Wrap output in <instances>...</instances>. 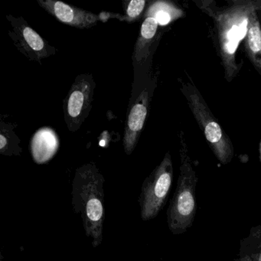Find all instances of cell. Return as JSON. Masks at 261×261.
Returning a JSON list of instances; mask_svg holds the SVG:
<instances>
[{
  "label": "cell",
  "mask_w": 261,
  "mask_h": 261,
  "mask_svg": "<svg viewBox=\"0 0 261 261\" xmlns=\"http://www.w3.org/2000/svg\"><path fill=\"white\" fill-rule=\"evenodd\" d=\"M105 182V177L94 163L77 168L72 181L73 209L82 218L85 234L94 248L103 241Z\"/></svg>",
  "instance_id": "obj_1"
},
{
  "label": "cell",
  "mask_w": 261,
  "mask_h": 261,
  "mask_svg": "<svg viewBox=\"0 0 261 261\" xmlns=\"http://www.w3.org/2000/svg\"><path fill=\"white\" fill-rule=\"evenodd\" d=\"M235 5L213 16L218 53L229 82L239 73L242 65L237 60L239 43L247 35L249 17L253 6L250 2H234Z\"/></svg>",
  "instance_id": "obj_2"
},
{
  "label": "cell",
  "mask_w": 261,
  "mask_h": 261,
  "mask_svg": "<svg viewBox=\"0 0 261 261\" xmlns=\"http://www.w3.org/2000/svg\"><path fill=\"white\" fill-rule=\"evenodd\" d=\"M180 172L176 189L167 210V223L173 234L186 232L193 224L196 213L195 189L198 182L182 132L179 134Z\"/></svg>",
  "instance_id": "obj_3"
},
{
  "label": "cell",
  "mask_w": 261,
  "mask_h": 261,
  "mask_svg": "<svg viewBox=\"0 0 261 261\" xmlns=\"http://www.w3.org/2000/svg\"><path fill=\"white\" fill-rule=\"evenodd\" d=\"M182 92L215 156L222 164L230 163L233 155L231 140L214 117L201 93L191 83L183 85Z\"/></svg>",
  "instance_id": "obj_4"
},
{
  "label": "cell",
  "mask_w": 261,
  "mask_h": 261,
  "mask_svg": "<svg viewBox=\"0 0 261 261\" xmlns=\"http://www.w3.org/2000/svg\"><path fill=\"white\" fill-rule=\"evenodd\" d=\"M173 178V166L167 152L163 161L146 177L142 185L139 204L143 221L153 219L167 202Z\"/></svg>",
  "instance_id": "obj_5"
},
{
  "label": "cell",
  "mask_w": 261,
  "mask_h": 261,
  "mask_svg": "<svg viewBox=\"0 0 261 261\" xmlns=\"http://www.w3.org/2000/svg\"><path fill=\"white\" fill-rule=\"evenodd\" d=\"M95 85L90 74L77 76L71 85L63 105L65 122L71 132L77 131L88 117L92 106Z\"/></svg>",
  "instance_id": "obj_6"
},
{
  "label": "cell",
  "mask_w": 261,
  "mask_h": 261,
  "mask_svg": "<svg viewBox=\"0 0 261 261\" xmlns=\"http://www.w3.org/2000/svg\"><path fill=\"white\" fill-rule=\"evenodd\" d=\"M7 19L12 28L9 36L18 50L29 60L40 62L56 54V48L35 31L23 18L7 15Z\"/></svg>",
  "instance_id": "obj_7"
},
{
  "label": "cell",
  "mask_w": 261,
  "mask_h": 261,
  "mask_svg": "<svg viewBox=\"0 0 261 261\" xmlns=\"http://www.w3.org/2000/svg\"><path fill=\"white\" fill-rule=\"evenodd\" d=\"M38 4L58 21L77 29L95 27L100 20L98 15L56 0H38Z\"/></svg>",
  "instance_id": "obj_8"
},
{
  "label": "cell",
  "mask_w": 261,
  "mask_h": 261,
  "mask_svg": "<svg viewBox=\"0 0 261 261\" xmlns=\"http://www.w3.org/2000/svg\"><path fill=\"white\" fill-rule=\"evenodd\" d=\"M149 103V91L145 88L133 105L126 119L123 139L126 155H131L137 146L147 117Z\"/></svg>",
  "instance_id": "obj_9"
},
{
  "label": "cell",
  "mask_w": 261,
  "mask_h": 261,
  "mask_svg": "<svg viewBox=\"0 0 261 261\" xmlns=\"http://www.w3.org/2000/svg\"><path fill=\"white\" fill-rule=\"evenodd\" d=\"M59 148V139L54 129L42 127L33 136L30 151L36 163L42 164L51 160Z\"/></svg>",
  "instance_id": "obj_10"
},
{
  "label": "cell",
  "mask_w": 261,
  "mask_h": 261,
  "mask_svg": "<svg viewBox=\"0 0 261 261\" xmlns=\"http://www.w3.org/2000/svg\"><path fill=\"white\" fill-rule=\"evenodd\" d=\"M257 11L253 7L250 12L244 48L249 60L261 75V27Z\"/></svg>",
  "instance_id": "obj_11"
},
{
  "label": "cell",
  "mask_w": 261,
  "mask_h": 261,
  "mask_svg": "<svg viewBox=\"0 0 261 261\" xmlns=\"http://www.w3.org/2000/svg\"><path fill=\"white\" fill-rule=\"evenodd\" d=\"M159 23L153 17H146L140 28L138 39L134 46V60L137 64L144 62L149 55L158 30Z\"/></svg>",
  "instance_id": "obj_12"
},
{
  "label": "cell",
  "mask_w": 261,
  "mask_h": 261,
  "mask_svg": "<svg viewBox=\"0 0 261 261\" xmlns=\"http://www.w3.org/2000/svg\"><path fill=\"white\" fill-rule=\"evenodd\" d=\"M236 261H261V226L252 227L247 238L241 240Z\"/></svg>",
  "instance_id": "obj_13"
},
{
  "label": "cell",
  "mask_w": 261,
  "mask_h": 261,
  "mask_svg": "<svg viewBox=\"0 0 261 261\" xmlns=\"http://www.w3.org/2000/svg\"><path fill=\"white\" fill-rule=\"evenodd\" d=\"M19 139L13 132L9 124L1 123L0 129V153L6 155H19L21 148L19 147Z\"/></svg>",
  "instance_id": "obj_14"
},
{
  "label": "cell",
  "mask_w": 261,
  "mask_h": 261,
  "mask_svg": "<svg viewBox=\"0 0 261 261\" xmlns=\"http://www.w3.org/2000/svg\"><path fill=\"white\" fill-rule=\"evenodd\" d=\"M173 7L166 3L157 2L152 5L146 13V17H153L158 22L159 25H166L173 18Z\"/></svg>",
  "instance_id": "obj_15"
},
{
  "label": "cell",
  "mask_w": 261,
  "mask_h": 261,
  "mask_svg": "<svg viewBox=\"0 0 261 261\" xmlns=\"http://www.w3.org/2000/svg\"><path fill=\"white\" fill-rule=\"evenodd\" d=\"M146 2L145 0H131L126 9V16L123 20L133 22L138 20L144 10Z\"/></svg>",
  "instance_id": "obj_16"
},
{
  "label": "cell",
  "mask_w": 261,
  "mask_h": 261,
  "mask_svg": "<svg viewBox=\"0 0 261 261\" xmlns=\"http://www.w3.org/2000/svg\"><path fill=\"white\" fill-rule=\"evenodd\" d=\"M260 21H261V19H260ZM260 27H261V23H260Z\"/></svg>",
  "instance_id": "obj_17"
}]
</instances>
